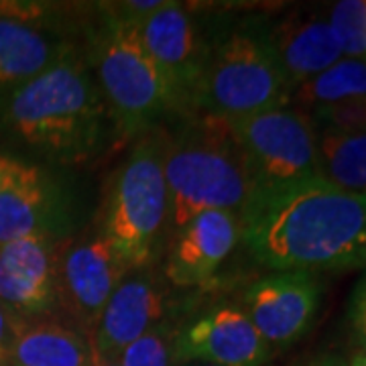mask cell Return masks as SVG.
I'll return each instance as SVG.
<instances>
[{
	"label": "cell",
	"instance_id": "1",
	"mask_svg": "<svg viewBox=\"0 0 366 366\" xmlns=\"http://www.w3.org/2000/svg\"><path fill=\"white\" fill-rule=\"evenodd\" d=\"M250 257L277 273H332L366 267V194L315 175L254 189L238 214Z\"/></svg>",
	"mask_w": 366,
	"mask_h": 366
},
{
	"label": "cell",
	"instance_id": "2",
	"mask_svg": "<svg viewBox=\"0 0 366 366\" xmlns=\"http://www.w3.org/2000/svg\"><path fill=\"white\" fill-rule=\"evenodd\" d=\"M0 122L14 139L59 165H81L117 134L86 53L79 49L9 94Z\"/></svg>",
	"mask_w": 366,
	"mask_h": 366
},
{
	"label": "cell",
	"instance_id": "3",
	"mask_svg": "<svg viewBox=\"0 0 366 366\" xmlns=\"http://www.w3.org/2000/svg\"><path fill=\"white\" fill-rule=\"evenodd\" d=\"M163 173L175 232L202 212L240 214L254 192L232 127L220 118H185L182 131L163 139Z\"/></svg>",
	"mask_w": 366,
	"mask_h": 366
},
{
	"label": "cell",
	"instance_id": "4",
	"mask_svg": "<svg viewBox=\"0 0 366 366\" xmlns=\"http://www.w3.org/2000/svg\"><path fill=\"white\" fill-rule=\"evenodd\" d=\"M291 94L293 88L271 43L269 23L249 16L216 31L194 117L236 120L289 106Z\"/></svg>",
	"mask_w": 366,
	"mask_h": 366
},
{
	"label": "cell",
	"instance_id": "5",
	"mask_svg": "<svg viewBox=\"0 0 366 366\" xmlns=\"http://www.w3.org/2000/svg\"><path fill=\"white\" fill-rule=\"evenodd\" d=\"M88 33L86 59L100 86L118 137H144L173 112L159 67L144 49L141 29L124 25L102 9Z\"/></svg>",
	"mask_w": 366,
	"mask_h": 366
},
{
	"label": "cell",
	"instance_id": "6",
	"mask_svg": "<svg viewBox=\"0 0 366 366\" xmlns=\"http://www.w3.org/2000/svg\"><path fill=\"white\" fill-rule=\"evenodd\" d=\"M163 139L153 131L139 139L114 173L102 208L100 232L129 271H143L157 259L169 226Z\"/></svg>",
	"mask_w": 366,
	"mask_h": 366
},
{
	"label": "cell",
	"instance_id": "7",
	"mask_svg": "<svg viewBox=\"0 0 366 366\" xmlns=\"http://www.w3.org/2000/svg\"><path fill=\"white\" fill-rule=\"evenodd\" d=\"M254 189L303 182L320 175L317 134L303 110L289 106L228 120Z\"/></svg>",
	"mask_w": 366,
	"mask_h": 366
},
{
	"label": "cell",
	"instance_id": "8",
	"mask_svg": "<svg viewBox=\"0 0 366 366\" xmlns=\"http://www.w3.org/2000/svg\"><path fill=\"white\" fill-rule=\"evenodd\" d=\"M141 39L165 79L173 112L183 120L192 118L208 69L216 26L182 2H167L144 23Z\"/></svg>",
	"mask_w": 366,
	"mask_h": 366
},
{
	"label": "cell",
	"instance_id": "9",
	"mask_svg": "<svg viewBox=\"0 0 366 366\" xmlns=\"http://www.w3.org/2000/svg\"><path fill=\"white\" fill-rule=\"evenodd\" d=\"M127 274V264L100 228L67 240L59 262V307L76 330L92 338L110 295Z\"/></svg>",
	"mask_w": 366,
	"mask_h": 366
},
{
	"label": "cell",
	"instance_id": "10",
	"mask_svg": "<svg viewBox=\"0 0 366 366\" xmlns=\"http://www.w3.org/2000/svg\"><path fill=\"white\" fill-rule=\"evenodd\" d=\"M45 14L33 2H0V102L78 49Z\"/></svg>",
	"mask_w": 366,
	"mask_h": 366
},
{
	"label": "cell",
	"instance_id": "11",
	"mask_svg": "<svg viewBox=\"0 0 366 366\" xmlns=\"http://www.w3.org/2000/svg\"><path fill=\"white\" fill-rule=\"evenodd\" d=\"M69 238L26 236L0 244V305L21 322L59 310V262Z\"/></svg>",
	"mask_w": 366,
	"mask_h": 366
},
{
	"label": "cell",
	"instance_id": "12",
	"mask_svg": "<svg viewBox=\"0 0 366 366\" xmlns=\"http://www.w3.org/2000/svg\"><path fill=\"white\" fill-rule=\"evenodd\" d=\"M322 301V281L312 273H273L250 283L242 312L271 348H283L307 334Z\"/></svg>",
	"mask_w": 366,
	"mask_h": 366
},
{
	"label": "cell",
	"instance_id": "13",
	"mask_svg": "<svg viewBox=\"0 0 366 366\" xmlns=\"http://www.w3.org/2000/svg\"><path fill=\"white\" fill-rule=\"evenodd\" d=\"M273 348L262 340L249 315L234 305H220L179 327L173 344V362L214 366H267Z\"/></svg>",
	"mask_w": 366,
	"mask_h": 366
},
{
	"label": "cell",
	"instance_id": "14",
	"mask_svg": "<svg viewBox=\"0 0 366 366\" xmlns=\"http://www.w3.org/2000/svg\"><path fill=\"white\" fill-rule=\"evenodd\" d=\"M71 212L74 204L67 185L31 165L0 192V244L26 236L67 238Z\"/></svg>",
	"mask_w": 366,
	"mask_h": 366
},
{
	"label": "cell",
	"instance_id": "15",
	"mask_svg": "<svg viewBox=\"0 0 366 366\" xmlns=\"http://www.w3.org/2000/svg\"><path fill=\"white\" fill-rule=\"evenodd\" d=\"M167 293L155 277L139 271L124 277L92 332V348L118 358L120 352L165 320Z\"/></svg>",
	"mask_w": 366,
	"mask_h": 366
},
{
	"label": "cell",
	"instance_id": "16",
	"mask_svg": "<svg viewBox=\"0 0 366 366\" xmlns=\"http://www.w3.org/2000/svg\"><path fill=\"white\" fill-rule=\"evenodd\" d=\"M240 240L238 214L226 209L202 212L177 230L171 242L165 274L177 287L209 281Z\"/></svg>",
	"mask_w": 366,
	"mask_h": 366
},
{
	"label": "cell",
	"instance_id": "17",
	"mask_svg": "<svg viewBox=\"0 0 366 366\" xmlns=\"http://www.w3.org/2000/svg\"><path fill=\"white\" fill-rule=\"evenodd\" d=\"M269 35L293 90L342 59L327 21L312 14H289L281 23L269 25Z\"/></svg>",
	"mask_w": 366,
	"mask_h": 366
},
{
	"label": "cell",
	"instance_id": "18",
	"mask_svg": "<svg viewBox=\"0 0 366 366\" xmlns=\"http://www.w3.org/2000/svg\"><path fill=\"white\" fill-rule=\"evenodd\" d=\"M9 366H92V342L61 322H23Z\"/></svg>",
	"mask_w": 366,
	"mask_h": 366
},
{
	"label": "cell",
	"instance_id": "19",
	"mask_svg": "<svg viewBox=\"0 0 366 366\" xmlns=\"http://www.w3.org/2000/svg\"><path fill=\"white\" fill-rule=\"evenodd\" d=\"M320 175L350 194H366V131L324 129L317 137Z\"/></svg>",
	"mask_w": 366,
	"mask_h": 366
},
{
	"label": "cell",
	"instance_id": "20",
	"mask_svg": "<svg viewBox=\"0 0 366 366\" xmlns=\"http://www.w3.org/2000/svg\"><path fill=\"white\" fill-rule=\"evenodd\" d=\"M366 94V64L360 59H340L312 79L300 84L291 98L303 108L334 104Z\"/></svg>",
	"mask_w": 366,
	"mask_h": 366
},
{
	"label": "cell",
	"instance_id": "21",
	"mask_svg": "<svg viewBox=\"0 0 366 366\" xmlns=\"http://www.w3.org/2000/svg\"><path fill=\"white\" fill-rule=\"evenodd\" d=\"M327 25L342 55H348L350 59L366 55V0L336 2Z\"/></svg>",
	"mask_w": 366,
	"mask_h": 366
},
{
	"label": "cell",
	"instance_id": "22",
	"mask_svg": "<svg viewBox=\"0 0 366 366\" xmlns=\"http://www.w3.org/2000/svg\"><path fill=\"white\" fill-rule=\"evenodd\" d=\"M177 327L163 320L159 326L149 330L139 340L129 344L120 356V366H175L173 344Z\"/></svg>",
	"mask_w": 366,
	"mask_h": 366
},
{
	"label": "cell",
	"instance_id": "23",
	"mask_svg": "<svg viewBox=\"0 0 366 366\" xmlns=\"http://www.w3.org/2000/svg\"><path fill=\"white\" fill-rule=\"evenodd\" d=\"M314 118L324 129L340 132L366 131V94L352 96L334 104L314 108Z\"/></svg>",
	"mask_w": 366,
	"mask_h": 366
},
{
	"label": "cell",
	"instance_id": "24",
	"mask_svg": "<svg viewBox=\"0 0 366 366\" xmlns=\"http://www.w3.org/2000/svg\"><path fill=\"white\" fill-rule=\"evenodd\" d=\"M350 326H352L354 338L362 346L366 352V274L358 281V285L354 289L352 297H350Z\"/></svg>",
	"mask_w": 366,
	"mask_h": 366
},
{
	"label": "cell",
	"instance_id": "25",
	"mask_svg": "<svg viewBox=\"0 0 366 366\" xmlns=\"http://www.w3.org/2000/svg\"><path fill=\"white\" fill-rule=\"evenodd\" d=\"M21 326H23V322L16 320L4 305H0V366H9L14 338H16Z\"/></svg>",
	"mask_w": 366,
	"mask_h": 366
},
{
	"label": "cell",
	"instance_id": "26",
	"mask_svg": "<svg viewBox=\"0 0 366 366\" xmlns=\"http://www.w3.org/2000/svg\"><path fill=\"white\" fill-rule=\"evenodd\" d=\"M29 167L31 165L26 161H23V159L13 157V155L0 151V192L6 185H11L16 177H21Z\"/></svg>",
	"mask_w": 366,
	"mask_h": 366
},
{
	"label": "cell",
	"instance_id": "27",
	"mask_svg": "<svg viewBox=\"0 0 366 366\" xmlns=\"http://www.w3.org/2000/svg\"><path fill=\"white\" fill-rule=\"evenodd\" d=\"M92 366H120L118 358L112 356H104V354H98L92 348Z\"/></svg>",
	"mask_w": 366,
	"mask_h": 366
},
{
	"label": "cell",
	"instance_id": "28",
	"mask_svg": "<svg viewBox=\"0 0 366 366\" xmlns=\"http://www.w3.org/2000/svg\"><path fill=\"white\" fill-rule=\"evenodd\" d=\"M305 366H346V362H342L340 358H336V356H324V358H317V360Z\"/></svg>",
	"mask_w": 366,
	"mask_h": 366
},
{
	"label": "cell",
	"instance_id": "29",
	"mask_svg": "<svg viewBox=\"0 0 366 366\" xmlns=\"http://www.w3.org/2000/svg\"><path fill=\"white\" fill-rule=\"evenodd\" d=\"M350 366H366V352L356 354L352 358V362H350Z\"/></svg>",
	"mask_w": 366,
	"mask_h": 366
},
{
	"label": "cell",
	"instance_id": "30",
	"mask_svg": "<svg viewBox=\"0 0 366 366\" xmlns=\"http://www.w3.org/2000/svg\"><path fill=\"white\" fill-rule=\"evenodd\" d=\"M189 366H214V365H204V362H197V365H189Z\"/></svg>",
	"mask_w": 366,
	"mask_h": 366
}]
</instances>
